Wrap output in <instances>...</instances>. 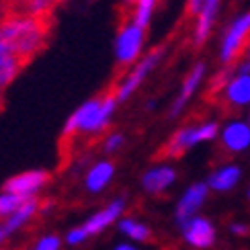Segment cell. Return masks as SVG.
<instances>
[{"label": "cell", "instance_id": "obj_32", "mask_svg": "<svg viewBox=\"0 0 250 250\" xmlns=\"http://www.w3.org/2000/svg\"><path fill=\"white\" fill-rule=\"evenodd\" d=\"M127 2H135V0H127Z\"/></svg>", "mask_w": 250, "mask_h": 250}, {"label": "cell", "instance_id": "obj_24", "mask_svg": "<svg viewBox=\"0 0 250 250\" xmlns=\"http://www.w3.org/2000/svg\"><path fill=\"white\" fill-rule=\"evenodd\" d=\"M86 240H88V234L84 232V228H82V226L72 228V230L66 234V242H68L70 246H78V244L86 242Z\"/></svg>", "mask_w": 250, "mask_h": 250}, {"label": "cell", "instance_id": "obj_14", "mask_svg": "<svg viewBox=\"0 0 250 250\" xmlns=\"http://www.w3.org/2000/svg\"><path fill=\"white\" fill-rule=\"evenodd\" d=\"M242 179V168L238 164H226V166H220L209 172L207 176V187L209 191H215V193H228L232 191L234 187L240 183Z\"/></svg>", "mask_w": 250, "mask_h": 250}, {"label": "cell", "instance_id": "obj_10", "mask_svg": "<svg viewBox=\"0 0 250 250\" xmlns=\"http://www.w3.org/2000/svg\"><path fill=\"white\" fill-rule=\"evenodd\" d=\"M123 211H125V199L119 197V199H113L109 205H105L103 209H99L97 213H92L88 220L82 224V228H84V232L88 234V238L97 236L101 232H105L109 226L117 224L123 217Z\"/></svg>", "mask_w": 250, "mask_h": 250}, {"label": "cell", "instance_id": "obj_26", "mask_svg": "<svg viewBox=\"0 0 250 250\" xmlns=\"http://www.w3.org/2000/svg\"><path fill=\"white\" fill-rule=\"evenodd\" d=\"M203 4H205V0H187V15L189 17H199L201 15V10H203Z\"/></svg>", "mask_w": 250, "mask_h": 250}, {"label": "cell", "instance_id": "obj_15", "mask_svg": "<svg viewBox=\"0 0 250 250\" xmlns=\"http://www.w3.org/2000/svg\"><path fill=\"white\" fill-rule=\"evenodd\" d=\"M115 176V164L111 160H101L95 162L88 168L86 176H84V187L88 193H101L105 187H109V183Z\"/></svg>", "mask_w": 250, "mask_h": 250}, {"label": "cell", "instance_id": "obj_4", "mask_svg": "<svg viewBox=\"0 0 250 250\" xmlns=\"http://www.w3.org/2000/svg\"><path fill=\"white\" fill-rule=\"evenodd\" d=\"M248 37H250V13H244L240 17H236V21H232V25L224 33L222 45H220V62L224 64V68H228L240 56Z\"/></svg>", "mask_w": 250, "mask_h": 250}, {"label": "cell", "instance_id": "obj_30", "mask_svg": "<svg viewBox=\"0 0 250 250\" xmlns=\"http://www.w3.org/2000/svg\"><path fill=\"white\" fill-rule=\"evenodd\" d=\"M248 62H250V45H248Z\"/></svg>", "mask_w": 250, "mask_h": 250}, {"label": "cell", "instance_id": "obj_7", "mask_svg": "<svg viewBox=\"0 0 250 250\" xmlns=\"http://www.w3.org/2000/svg\"><path fill=\"white\" fill-rule=\"evenodd\" d=\"M207 195H209V187H207V183H193L187 187V191L181 195V199L176 201V207H174V222L176 226H183L191 220V217H195L197 213H199V209L205 205L207 201Z\"/></svg>", "mask_w": 250, "mask_h": 250}, {"label": "cell", "instance_id": "obj_11", "mask_svg": "<svg viewBox=\"0 0 250 250\" xmlns=\"http://www.w3.org/2000/svg\"><path fill=\"white\" fill-rule=\"evenodd\" d=\"M205 72H207V66L203 64V62H197V64L189 70V74H187L185 80H183V86L179 90V95H176V99L172 101V105H170V111H168V117L170 119L179 117L181 113L185 111L187 103L191 101V97L195 95V90L199 88V84L203 82Z\"/></svg>", "mask_w": 250, "mask_h": 250}, {"label": "cell", "instance_id": "obj_12", "mask_svg": "<svg viewBox=\"0 0 250 250\" xmlns=\"http://www.w3.org/2000/svg\"><path fill=\"white\" fill-rule=\"evenodd\" d=\"M174 181H176V170L170 164H158V166H152V168H148L142 174L140 185L148 195H160L168 189V187H172Z\"/></svg>", "mask_w": 250, "mask_h": 250}, {"label": "cell", "instance_id": "obj_20", "mask_svg": "<svg viewBox=\"0 0 250 250\" xmlns=\"http://www.w3.org/2000/svg\"><path fill=\"white\" fill-rule=\"evenodd\" d=\"M117 228L123 236H127L131 242H148L152 238V230L144 222L135 220V217H121L117 222Z\"/></svg>", "mask_w": 250, "mask_h": 250}, {"label": "cell", "instance_id": "obj_19", "mask_svg": "<svg viewBox=\"0 0 250 250\" xmlns=\"http://www.w3.org/2000/svg\"><path fill=\"white\" fill-rule=\"evenodd\" d=\"M39 207H41V205H39V201L35 199V197H33V199H27L13 215L6 217V222L2 224V226H4V236L13 234L15 230H19L21 226H25V224L31 220V217H33V215L39 211Z\"/></svg>", "mask_w": 250, "mask_h": 250}, {"label": "cell", "instance_id": "obj_3", "mask_svg": "<svg viewBox=\"0 0 250 250\" xmlns=\"http://www.w3.org/2000/svg\"><path fill=\"white\" fill-rule=\"evenodd\" d=\"M217 135H220V125H217V121H203L199 125H185V127L176 129L170 135V140L166 142L162 154L166 158H181L193 146L201 144V142H211Z\"/></svg>", "mask_w": 250, "mask_h": 250}, {"label": "cell", "instance_id": "obj_23", "mask_svg": "<svg viewBox=\"0 0 250 250\" xmlns=\"http://www.w3.org/2000/svg\"><path fill=\"white\" fill-rule=\"evenodd\" d=\"M123 144H125L123 133H109L105 138V144H103V150H105L107 154H113V152H117Z\"/></svg>", "mask_w": 250, "mask_h": 250}, {"label": "cell", "instance_id": "obj_17", "mask_svg": "<svg viewBox=\"0 0 250 250\" xmlns=\"http://www.w3.org/2000/svg\"><path fill=\"white\" fill-rule=\"evenodd\" d=\"M220 2L222 0H205L201 15L197 17V25H195V33H193V43L199 47L205 43V39L209 37L213 21L217 17V10H220Z\"/></svg>", "mask_w": 250, "mask_h": 250}, {"label": "cell", "instance_id": "obj_29", "mask_svg": "<svg viewBox=\"0 0 250 250\" xmlns=\"http://www.w3.org/2000/svg\"><path fill=\"white\" fill-rule=\"evenodd\" d=\"M246 197H248V201H250V187H248V191H246Z\"/></svg>", "mask_w": 250, "mask_h": 250}, {"label": "cell", "instance_id": "obj_13", "mask_svg": "<svg viewBox=\"0 0 250 250\" xmlns=\"http://www.w3.org/2000/svg\"><path fill=\"white\" fill-rule=\"evenodd\" d=\"M222 146L230 154H242L250 148V125L248 121H230L222 127Z\"/></svg>", "mask_w": 250, "mask_h": 250}, {"label": "cell", "instance_id": "obj_16", "mask_svg": "<svg viewBox=\"0 0 250 250\" xmlns=\"http://www.w3.org/2000/svg\"><path fill=\"white\" fill-rule=\"evenodd\" d=\"M25 66V62L17 58L2 39H0V92L6 90L10 82H15V78L19 76L21 68Z\"/></svg>", "mask_w": 250, "mask_h": 250}, {"label": "cell", "instance_id": "obj_28", "mask_svg": "<svg viewBox=\"0 0 250 250\" xmlns=\"http://www.w3.org/2000/svg\"><path fill=\"white\" fill-rule=\"evenodd\" d=\"M113 250H138V248H135L133 244H129V242H121V244H117Z\"/></svg>", "mask_w": 250, "mask_h": 250}, {"label": "cell", "instance_id": "obj_5", "mask_svg": "<svg viewBox=\"0 0 250 250\" xmlns=\"http://www.w3.org/2000/svg\"><path fill=\"white\" fill-rule=\"evenodd\" d=\"M162 54H164V47H156L154 51L146 54V56L138 62V64L133 66V70L121 80V84H119L117 90H115V101H117V103H125L135 90L140 88V84L146 80V76H148L150 72L156 68V64L160 62Z\"/></svg>", "mask_w": 250, "mask_h": 250}, {"label": "cell", "instance_id": "obj_8", "mask_svg": "<svg viewBox=\"0 0 250 250\" xmlns=\"http://www.w3.org/2000/svg\"><path fill=\"white\" fill-rule=\"evenodd\" d=\"M181 236L183 240L195 250H207L215 244V226L209 217L205 215H195L187 224L181 226Z\"/></svg>", "mask_w": 250, "mask_h": 250}, {"label": "cell", "instance_id": "obj_18", "mask_svg": "<svg viewBox=\"0 0 250 250\" xmlns=\"http://www.w3.org/2000/svg\"><path fill=\"white\" fill-rule=\"evenodd\" d=\"M224 99L232 107H246L250 105V74L240 76L234 74L230 82L224 86Z\"/></svg>", "mask_w": 250, "mask_h": 250}, {"label": "cell", "instance_id": "obj_1", "mask_svg": "<svg viewBox=\"0 0 250 250\" xmlns=\"http://www.w3.org/2000/svg\"><path fill=\"white\" fill-rule=\"evenodd\" d=\"M0 39L13 49V54L23 62H29L43 47L47 39V23L29 17L23 10L10 13L0 19Z\"/></svg>", "mask_w": 250, "mask_h": 250}, {"label": "cell", "instance_id": "obj_34", "mask_svg": "<svg viewBox=\"0 0 250 250\" xmlns=\"http://www.w3.org/2000/svg\"><path fill=\"white\" fill-rule=\"evenodd\" d=\"M33 250H35V248H33Z\"/></svg>", "mask_w": 250, "mask_h": 250}, {"label": "cell", "instance_id": "obj_9", "mask_svg": "<svg viewBox=\"0 0 250 250\" xmlns=\"http://www.w3.org/2000/svg\"><path fill=\"white\" fill-rule=\"evenodd\" d=\"M49 183V172L47 170H27L17 176H10L4 183L2 191L19 195L23 199H33V197Z\"/></svg>", "mask_w": 250, "mask_h": 250}, {"label": "cell", "instance_id": "obj_6", "mask_svg": "<svg viewBox=\"0 0 250 250\" xmlns=\"http://www.w3.org/2000/svg\"><path fill=\"white\" fill-rule=\"evenodd\" d=\"M144 37H146V31L133 23H127L119 29V33L115 37V58L119 66H129L138 60L144 45Z\"/></svg>", "mask_w": 250, "mask_h": 250}, {"label": "cell", "instance_id": "obj_22", "mask_svg": "<svg viewBox=\"0 0 250 250\" xmlns=\"http://www.w3.org/2000/svg\"><path fill=\"white\" fill-rule=\"evenodd\" d=\"M54 4H56V0H27L23 4V13L29 17L45 21L51 13V8H54Z\"/></svg>", "mask_w": 250, "mask_h": 250}, {"label": "cell", "instance_id": "obj_27", "mask_svg": "<svg viewBox=\"0 0 250 250\" xmlns=\"http://www.w3.org/2000/svg\"><path fill=\"white\" fill-rule=\"evenodd\" d=\"M230 232L238 238H246L250 234V226L244 222H234V224H230Z\"/></svg>", "mask_w": 250, "mask_h": 250}, {"label": "cell", "instance_id": "obj_31", "mask_svg": "<svg viewBox=\"0 0 250 250\" xmlns=\"http://www.w3.org/2000/svg\"><path fill=\"white\" fill-rule=\"evenodd\" d=\"M248 125H250V113H248Z\"/></svg>", "mask_w": 250, "mask_h": 250}, {"label": "cell", "instance_id": "obj_2", "mask_svg": "<svg viewBox=\"0 0 250 250\" xmlns=\"http://www.w3.org/2000/svg\"><path fill=\"white\" fill-rule=\"evenodd\" d=\"M119 103L115 101V95H105V97H95L72 113L68 117L62 135L64 138H72L76 133H101L103 129L111 123V117L115 113Z\"/></svg>", "mask_w": 250, "mask_h": 250}, {"label": "cell", "instance_id": "obj_33", "mask_svg": "<svg viewBox=\"0 0 250 250\" xmlns=\"http://www.w3.org/2000/svg\"><path fill=\"white\" fill-rule=\"evenodd\" d=\"M25 2H27V0H25Z\"/></svg>", "mask_w": 250, "mask_h": 250}, {"label": "cell", "instance_id": "obj_21", "mask_svg": "<svg viewBox=\"0 0 250 250\" xmlns=\"http://www.w3.org/2000/svg\"><path fill=\"white\" fill-rule=\"evenodd\" d=\"M154 6H156V0H138L135 10H133V21H131V23L146 31V29H148V25H150Z\"/></svg>", "mask_w": 250, "mask_h": 250}, {"label": "cell", "instance_id": "obj_25", "mask_svg": "<svg viewBox=\"0 0 250 250\" xmlns=\"http://www.w3.org/2000/svg\"><path fill=\"white\" fill-rule=\"evenodd\" d=\"M60 246H62L60 238L54 236V234H49V236L39 238L37 244H35V250H60Z\"/></svg>", "mask_w": 250, "mask_h": 250}]
</instances>
